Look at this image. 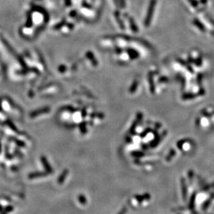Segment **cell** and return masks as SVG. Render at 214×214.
<instances>
[{"instance_id":"obj_5","label":"cell","mask_w":214,"mask_h":214,"mask_svg":"<svg viewBox=\"0 0 214 214\" xmlns=\"http://www.w3.org/2000/svg\"><path fill=\"white\" fill-rule=\"evenodd\" d=\"M78 201L80 204L82 205H85L87 203V199H86L85 196L84 195H80L78 196Z\"/></svg>"},{"instance_id":"obj_4","label":"cell","mask_w":214,"mask_h":214,"mask_svg":"<svg viewBox=\"0 0 214 214\" xmlns=\"http://www.w3.org/2000/svg\"><path fill=\"white\" fill-rule=\"evenodd\" d=\"M68 174H69L68 170H65V171H63V172L61 173V175L58 177V183H59V184H62V183L65 181V179L67 178Z\"/></svg>"},{"instance_id":"obj_1","label":"cell","mask_w":214,"mask_h":214,"mask_svg":"<svg viewBox=\"0 0 214 214\" xmlns=\"http://www.w3.org/2000/svg\"><path fill=\"white\" fill-rule=\"evenodd\" d=\"M156 0H151V2H150V5H149V8H148V15L147 17H146V24H148L149 22H151V18H152V16H153V12L154 11V8L155 7L156 5Z\"/></svg>"},{"instance_id":"obj_3","label":"cell","mask_w":214,"mask_h":214,"mask_svg":"<svg viewBox=\"0 0 214 214\" xmlns=\"http://www.w3.org/2000/svg\"><path fill=\"white\" fill-rule=\"evenodd\" d=\"M41 161H42V163H43L44 168H45V171H46L49 174H51V173H53V168H51V165L49 163L48 161H47V159L45 157V156H43V157L41 158Z\"/></svg>"},{"instance_id":"obj_6","label":"cell","mask_w":214,"mask_h":214,"mask_svg":"<svg viewBox=\"0 0 214 214\" xmlns=\"http://www.w3.org/2000/svg\"><path fill=\"white\" fill-rule=\"evenodd\" d=\"M13 210V206H8L5 208V211L6 213H8V212H11Z\"/></svg>"},{"instance_id":"obj_8","label":"cell","mask_w":214,"mask_h":214,"mask_svg":"<svg viewBox=\"0 0 214 214\" xmlns=\"http://www.w3.org/2000/svg\"><path fill=\"white\" fill-rule=\"evenodd\" d=\"M2 210H3V209H2V207H1V205H0V212H1V211H2Z\"/></svg>"},{"instance_id":"obj_9","label":"cell","mask_w":214,"mask_h":214,"mask_svg":"<svg viewBox=\"0 0 214 214\" xmlns=\"http://www.w3.org/2000/svg\"><path fill=\"white\" fill-rule=\"evenodd\" d=\"M0 150H1V145H0Z\"/></svg>"},{"instance_id":"obj_2","label":"cell","mask_w":214,"mask_h":214,"mask_svg":"<svg viewBox=\"0 0 214 214\" xmlns=\"http://www.w3.org/2000/svg\"><path fill=\"white\" fill-rule=\"evenodd\" d=\"M49 175V173L47 171L45 172H35V173H31L28 175V177L29 179H34L36 178L43 177H46Z\"/></svg>"},{"instance_id":"obj_7","label":"cell","mask_w":214,"mask_h":214,"mask_svg":"<svg viewBox=\"0 0 214 214\" xmlns=\"http://www.w3.org/2000/svg\"><path fill=\"white\" fill-rule=\"evenodd\" d=\"M188 1H189V2L191 4L192 6H193L194 7H196L198 4V1H197L196 0H188Z\"/></svg>"}]
</instances>
